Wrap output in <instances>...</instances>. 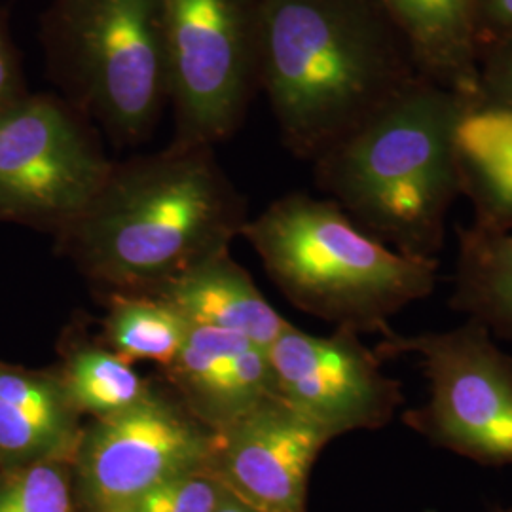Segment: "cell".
Instances as JSON below:
<instances>
[{
    "instance_id": "1",
    "label": "cell",
    "mask_w": 512,
    "mask_h": 512,
    "mask_svg": "<svg viewBox=\"0 0 512 512\" xmlns=\"http://www.w3.org/2000/svg\"><path fill=\"white\" fill-rule=\"evenodd\" d=\"M421 76L380 0H262L260 92L313 162Z\"/></svg>"
},
{
    "instance_id": "2",
    "label": "cell",
    "mask_w": 512,
    "mask_h": 512,
    "mask_svg": "<svg viewBox=\"0 0 512 512\" xmlns=\"http://www.w3.org/2000/svg\"><path fill=\"white\" fill-rule=\"evenodd\" d=\"M245 202L213 147H169L112 164L86 209L57 234L78 268L118 293H154L228 249Z\"/></svg>"
},
{
    "instance_id": "3",
    "label": "cell",
    "mask_w": 512,
    "mask_h": 512,
    "mask_svg": "<svg viewBox=\"0 0 512 512\" xmlns=\"http://www.w3.org/2000/svg\"><path fill=\"white\" fill-rule=\"evenodd\" d=\"M467 95L418 78L313 160L315 183L366 234L439 258L459 190L456 129Z\"/></svg>"
},
{
    "instance_id": "4",
    "label": "cell",
    "mask_w": 512,
    "mask_h": 512,
    "mask_svg": "<svg viewBox=\"0 0 512 512\" xmlns=\"http://www.w3.org/2000/svg\"><path fill=\"white\" fill-rule=\"evenodd\" d=\"M243 238L298 310L382 338L389 321L431 296L439 258L403 255L366 234L330 198L291 192L247 219Z\"/></svg>"
},
{
    "instance_id": "5",
    "label": "cell",
    "mask_w": 512,
    "mask_h": 512,
    "mask_svg": "<svg viewBox=\"0 0 512 512\" xmlns=\"http://www.w3.org/2000/svg\"><path fill=\"white\" fill-rule=\"evenodd\" d=\"M59 95L120 145L150 137L169 107L162 0H52L40 19Z\"/></svg>"
},
{
    "instance_id": "6",
    "label": "cell",
    "mask_w": 512,
    "mask_h": 512,
    "mask_svg": "<svg viewBox=\"0 0 512 512\" xmlns=\"http://www.w3.org/2000/svg\"><path fill=\"white\" fill-rule=\"evenodd\" d=\"M376 351L384 361L420 357L429 395L401 412L410 431L478 465H512V355L482 323L467 319L456 329L412 336L393 330Z\"/></svg>"
},
{
    "instance_id": "7",
    "label": "cell",
    "mask_w": 512,
    "mask_h": 512,
    "mask_svg": "<svg viewBox=\"0 0 512 512\" xmlns=\"http://www.w3.org/2000/svg\"><path fill=\"white\" fill-rule=\"evenodd\" d=\"M262 0H162L175 145L215 147L260 92Z\"/></svg>"
},
{
    "instance_id": "8",
    "label": "cell",
    "mask_w": 512,
    "mask_h": 512,
    "mask_svg": "<svg viewBox=\"0 0 512 512\" xmlns=\"http://www.w3.org/2000/svg\"><path fill=\"white\" fill-rule=\"evenodd\" d=\"M97 129L59 93H29L0 114V220L61 234L110 167Z\"/></svg>"
},
{
    "instance_id": "9",
    "label": "cell",
    "mask_w": 512,
    "mask_h": 512,
    "mask_svg": "<svg viewBox=\"0 0 512 512\" xmlns=\"http://www.w3.org/2000/svg\"><path fill=\"white\" fill-rule=\"evenodd\" d=\"M213 433L179 399L154 389L143 403L82 431L73 459L95 512H116L171 476L207 465Z\"/></svg>"
},
{
    "instance_id": "10",
    "label": "cell",
    "mask_w": 512,
    "mask_h": 512,
    "mask_svg": "<svg viewBox=\"0 0 512 512\" xmlns=\"http://www.w3.org/2000/svg\"><path fill=\"white\" fill-rule=\"evenodd\" d=\"M359 336L349 327L317 336L291 325L268 348L275 395L334 437L384 429L406 401L403 384L382 370L384 357Z\"/></svg>"
},
{
    "instance_id": "11",
    "label": "cell",
    "mask_w": 512,
    "mask_h": 512,
    "mask_svg": "<svg viewBox=\"0 0 512 512\" xmlns=\"http://www.w3.org/2000/svg\"><path fill=\"white\" fill-rule=\"evenodd\" d=\"M334 439L274 395L213 433L207 467L256 511L304 512L311 469Z\"/></svg>"
},
{
    "instance_id": "12",
    "label": "cell",
    "mask_w": 512,
    "mask_h": 512,
    "mask_svg": "<svg viewBox=\"0 0 512 512\" xmlns=\"http://www.w3.org/2000/svg\"><path fill=\"white\" fill-rule=\"evenodd\" d=\"M84 425L57 370L0 361V469L38 461L73 465Z\"/></svg>"
},
{
    "instance_id": "13",
    "label": "cell",
    "mask_w": 512,
    "mask_h": 512,
    "mask_svg": "<svg viewBox=\"0 0 512 512\" xmlns=\"http://www.w3.org/2000/svg\"><path fill=\"white\" fill-rule=\"evenodd\" d=\"M148 294L179 311L190 325L238 332L266 349L291 327L232 258L230 247Z\"/></svg>"
},
{
    "instance_id": "14",
    "label": "cell",
    "mask_w": 512,
    "mask_h": 512,
    "mask_svg": "<svg viewBox=\"0 0 512 512\" xmlns=\"http://www.w3.org/2000/svg\"><path fill=\"white\" fill-rule=\"evenodd\" d=\"M421 76L467 97L478 63L476 0H380Z\"/></svg>"
},
{
    "instance_id": "15",
    "label": "cell",
    "mask_w": 512,
    "mask_h": 512,
    "mask_svg": "<svg viewBox=\"0 0 512 512\" xmlns=\"http://www.w3.org/2000/svg\"><path fill=\"white\" fill-rule=\"evenodd\" d=\"M459 190L475 211L473 226L512 232V110L467 97L456 129Z\"/></svg>"
},
{
    "instance_id": "16",
    "label": "cell",
    "mask_w": 512,
    "mask_h": 512,
    "mask_svg": "<svg viewBox=\"0 0 512 512\" xmlns=\"http://www.w3.org/2000/svg\"><path fill=\"white\" fill-rule=\"evenodd\" d=\"M458 262L448 308L512 342V232L458 226Z\"/></svg>"
},
{
    "instance_id": "17",
    "label": "cell",
    "mask_w": 512,
    "mask_h": 512,
    "mask_svg": "<svg viewBox=\"0 0 512 512\" xmlns=\"http://www.w3.org/2000/svg\"><path fill=\"white\" fill-rule=\"evenodd\" d=\"M55 370L76 412L92 420L126 412L156 389L124 357L93 344L69 349Z\"/></svg>"
},
{
    "instance_id": "18",
    "label": "cell",
    "mask_w": 512,
    "mask_h": 512,
    "mask_svg": "<svg viewBox=\"0 0 512 512\" xmlns=\"http://www.w3.org/2000/svg\"><path fill=\"white\" fill-rule=\"evenodd\" d=\"M190 323L164 300L145 293H114L105 319L109 348L131 365L169 366L183 348Z\"/></svg>"
},
{
    "instance_id": "19",
    "label": "cell",
    "mask_w": 512,
    "mask_h": 512,
    "mask_svg": "<svg viewBox=\"0 0 512 512\" xmlns=\"http://www.w3.org/2000/svg\"><path fill=\"white\" fill-rule=\"evenodd\" d=\"M0 471V512H74L71 463L38 461Z\"/></svg>"
},
{
    "instance_id": "20",
    "label": "cell",
    "mask_w": 512,
    "mask_h": 512,
    "mask_svg": "<svg viewBox=\"0 0 512 512\" xmlns=\"http://www.w3.org/2000/svg\"><path fill=\"white\" fill-rule=\"evenodd\" d=\"M226 494L207 465L171 476L116 512H215Z\"/></svg>"
},
{
    "instance_id": "21",
    "label": "cell",
    "mask_w": 512,
    "mask_h": 512,
    "mask_svg": "<svg viewBox=\"0 0 512 512\" xmlns=\"http://www.w3.org/2000/svg\"><path fill=\"white\" fill-rule=\"evenodd\" d=\"M469 99L512 110V40L488 42L478 48L475 92Z\"/></svg>"
},
{
    "instance_id": "22",
    "label": "cell",
    "mask_w": 512,
    "mask_h": 512,
    "mask_svg": "<svg viewBox=\"0 0 512 512\" xmlns=\"http://www.w3.org/2000/svg\"><path fill=\"white\" fill-rule=\"evenodd\" d=\"M21 55L10 27V14L0 6V114L29 95Z\"/></svg>"
},
{
    "instance_id": "23",
    "label": "cell",
    "mask_w": 512,
    "mask_h": 512,
    "mask_svg": "<svg viewBox=\"0 0 512 512\" xmlns=\"http://www.w3.org/2000/svg\"><path fill=\"white\" fill-rule=\"evenodd\" d=\"M478 48L488 42L512 40V0H476Z\"/></svg>"
},
{
    "instance_id": "24",
    "label": "cell",
    "mask_w": 512,
    "mask_h": 512,
    "mask_svg": "<svg viewBox=\"0 0 512 512\" xmlns=\"http://www.w3.org/2000/svg\"><path fill=\"white\" fill-rule=\"evenodd\" d=\"M215 512H260L253 509V507H249V505H245V503H241L239 499H236L234 495L224 494L222 497V501L219 503V507H217V511Z\"/></svg>"
},
{
    "instance_id": "25",
    "label": "cell",
    "mask_w": 512,
    "mask_h": 512,
    "mask_svg": "<svg viewBox=\"0 0 512 512\" xmlns=\"http://www.w3.org/2000/svg\"><path fill=\"white\" fill-rule=\"evenodd\" d=\"M488 512H512V505H505V507H495L492 511Z\"/></svg>"
}]
</instances>
